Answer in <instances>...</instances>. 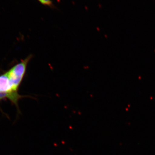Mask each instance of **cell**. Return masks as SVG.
Listing matches in <instances>:
<instances>
[{"label":"cell","mask_w":155,"mask_h":155,"mask_svg":"<svg viewBox=\"0 0 155 155\" xmlns=\"http://www.w3.org/2000/svg\"><path fill=\"white\" fill-rule=\"evenodd\" d=\"M32 57V55H29L6 72L11 81L14 89L16 91H18L19 86L21 85L26 73L28 63Z\"/></svg>","instance_id":"cell-1"},{"label":"cell","mask_w":155,"mask_h":155,"mask_svg":"<svg viewBox=\"0 0 155 155\" xmlns=\"http://www.w3.org/2000/svg\"><path fill=\"white\" fill-rule=\"evenodd\" d=\"M24 96L21 95L18 91H12L11 92H0V101L5 100H9L12 104L18 107V101L22 98L25 97Z\"/></svg>","instance_id":"cell-2"},{"label":"cell","mask_w":155,"mask_h":155,"mask_svg":"<svg viewBox=\"0 0 155 155\" xmlns=\"http://www.w3.org/2000/svg\"><path fill=\"white\" fill-rule=\"evenodd\" d=\"M16 91L14 89L11 81L6 73L0 75V92H11Z\"/></svg>","instance_id":"cell-3"},{"label":"cell","mask_w":155,"mask_h":155,"mask_svg":"<svg viewBox=\"0 0 155 155\" xmlns=\"http://www.w3.org/2000/svg\"><path fill=\"white\" fill-rule=\"evenodd\" d=\"M42 4L44 5H51L52 2L50 0H38Z\"/></svg>","instance_id":"cell-4"}]
</instances>
